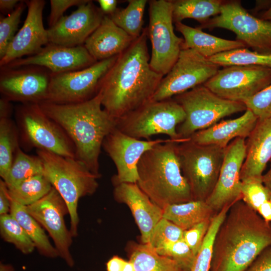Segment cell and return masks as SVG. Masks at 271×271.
Returning a JSON list of instances; mask_svg holds the SVG:
<instances>
[{
  "label": "cell",
  "mask_w": 271,
  "mask_h": 271,
  "mask_svg": "<svg viewBox=\"0 0 271 271\" xmlns=\"http://www.w3.org/2000/svg\"><path fill=\"white\" fill-rule=\"evenodd\" d=\"M173 7V19L176 23L186 19H192L201 25L211 17L218 15L225 1L221 0H171Z\"/></svg>",
  "instance_id": "cell-29"
},
{
  "label": "cell",
  "mask_w": 271,
  "mask_h": 271,
  "mask_svg": "<svg viewBox=\"0 0 271 271\" xmlns=\"http://www.w3.org/2000/svg\"><path fill=\"white\" fill-rule=\"evenodd\" d=\"M21 1L19 0H1V12L7 15L12 13Z\"/></svg>",
  "instance_id": "cell-49"
},
{
  "label": "cell",
  "mask_w": 271,
  "mask_h": 271,
  "mask_svg": "<svg viewBox=\"0 0 271 271\" xmlns=\"http://www.w3.org/2000/svg\"><path fill=\"white\" fill-rule=\"evenodd\" d=\"M26 207L29 213L47 230L59 257L68 266L73 267L75 262L70 250L73 237L64 220L69 210L58 191L53 187L42 198Z\"/></svg>",
  "instance_id": "cell-16"
},
{
  "label": "cell",
  "mask_w": 271,
  "mask_h": 271,
  "mask_svg": "<svg viewBox=\"0 0 271 271\" xmlns=\"http://www.w3.org/2000/svg\"><path fill=\"white\" fill-rule=\"evenodd\" d=\"M17 116L30 144L39 150L75 158V148L69 138L42 111L38 104H23L18 107Z\"/></svg>",
  "instance_id": "cell-13"
},
{
  "label": "cell",
  "mask_w": 271,
  "mask_h": 271,
  "mask_svg": "<svg viewBox=\"0 0 271 271\" xmlns=\"http://www.w3.org/2000/svg\"><path fill=\"white\" fill-rule=\"evenodd\" d=\"M28 13L24 24L10 43L5 56L0 59V67L25 56L33 55L49 43L47 29L43 21L44 0L26 1Z\"/></svg>",
  "instance_id": "cell-20"
},
{
  "label": "cell",
  "mask_w": 271,
  "mask_h": 271,
  "mask_svg": "<svg viewBox=\"0 0 271 271\" xmlns=\"http://www.w3.org/2000/svg\"><path fill=\"white\" fill-rule=\"evenodd\" d=\"M11 200L8 187L2 179L0 180V215L10 213Z\"/></svg>",
  "instance_id": "cell-46"
},
{
  "label": "cell",
  "mask_w": 271,
  "mask_h": 271,
  "mask_svg": "<svg viewBox=\"0 0 271 271\" xmlns=\"http://www.w3.org/2000/svg\"><path fill=\"white\" fill-rule=\"evenodd\" d=\"M271 84V69L233 65L219 69L203 85L219 96L244 102Z\"/></svg>",
  "instance_id": "cell-14"
},
{
  "label": "cell",
  "mask_w": 271,
  "mask_h": 271,
  "mask_svg": "<svg viewBox=\"0 0 271 271\" xmlns=\"http://www.w3.org/2000/svg\"><path fill=\"white\" fill-rule=\"evenodd\" d=\"M262 182L271 195V161L269 169L262 176Z\"/></svg>",
  "instance_id": "cell-50"
},
{
  "label": "cell",
  "mask_w": 271,
  "mask_h": 271,
  "mask_svg": "<svg viewBox=\"0 0 271 271\" xmlns=\"http://www.w3.org/2000/svg\"><path fill=\"white\" fill-rule=\"evenodd\" d=\"M170 140H142L129 136L115 127L102 144L116 168L117 173L112 178L114 186L123 183H137L138 164L142 156L154 146Z\"/></svg>",
  "instance_id": "cell-17"
},
{
  "label": "cell",
  "mask_w": 271,
  "mask_h": 271,
  "mask_svg": "<svg viewBox=\"0 0 271 271\" xmlns=\"http://www.w3.org/2000/svg\"><path fill=\"white\" fill-rule=\"evenodd\" d=\"M155 250L159 254L174 260L183 271L191 270L196 256L183 239Z\"/></svg>",
  "instance_id": "cell-41"
},
{
  "label": "cell",
  "mask_w": 271,
  "mask_h": 271,
  "mask_svg": "<svg viewBox=\"0 0 271 271\" xmlns=\"http://www.w3.org/2000/svg\"><path fill=\"white\" fill-rule=\"evenodd\" d=\"M175 24L176 30L184 38L182 49L194 50L207 58L223 52L246 47L243 43L236 40H230L216 37L203 32L198 27H191L182 22Z\"/></svg>",
  "instance_id": "cell-26"
},
{
  "label": "cell",
  "mask_w": 271,
  "mask_h": 271,
  "mask_svg": "<svg viewBox=\"0 0 271 271\" xmlns=\"http://www.w3.org/2000/svg\"><path fill=\"white\" fill-rule=\"evenodd\" d=\"M113 196L116 201L129 207L140 230L142 242L148 243L155 226L163 217V209L153 203L137 183L114 185Z\"/></svg>",
  "instance_id": "cell-22"
},
{
  "label": "cell",
  "mask_w": 271,
  "mask_h": 271,
  "mask_svg": "<svg viewBox=\"0 0 271 271\" xmlns=\"http://www.w3.org/2000/svg\"><path fill=\"white\" fill-rule=\"evenodd\" d=\"M0 233L5 241L13 244L24 254H30L36 249L24 228L10 213L0 215Z\"/></svg>",
  "instance_id": "cell-37"
},
{
  "label": "cell",
  "mask_w": 271,
  "mask_h": 271,
  "mask_svg": "<svg viewBox=\"0 0 271 271\" xmlns=\"http://www.w3.org/2000/svg\"><path fill=\"white\" fill-rule=\"evenodd\" d=\"M37 154L43 166V175L67 206L70 219L69 230L72 237H76L79 222V200L95 193L98 187L97 180L99 177L76 158L39 149Z\"/></svg>",
  "instance_id": "cell-5"
},
{
  "label": "cell",
  "mask_w": 271,
  "mask_h": 271,
  "mask_svg": "<svg viewBox=\"0 0 271 271\" xmlns=\"http://www.w3.org/2000/svg\"><path fill=\"white\" fill-rule=\"evenodd\" d=\"M99 8L105 15L110 16L117 10L116 0H98Z\"/></svg>",
  "instance_id": "cell-47"
},
{
  "label": "cell",
  "mask_w": 271,
  "mask_h": 271,
  "mask_svg": "<svg viewBox=\"0 0 271 271\" xmlns=\"http://www.w3.org/2000/svg\"><path fill=\"white\" fill-rule=\"evenodd\" d=\"M261 18L265 20L271 21V5L268 9L263 13Z\"/></svg>",
  "instance_id": "cell-53"
},
{
  "label": "cell",
  "mask_w": 271,
  "mask_h": 271,
  "mask_svg": "<svg viewBox=\"0 0 271 271\" xmlns=\"http://www.w3.org/2000/svg\"><path fill=\"white\" fill-rule=\"evenodd\" d=\"M172 98L181 105L186 114L184 121L177 127L181 140L188 139L224 117L246 110L244 103L224 99L203 84Z\"/></svg>",
  "instance_id": "cell-6"
},
{
  "label": "cell",
  "mask_w": 271,
  "mask_h": 271,
  "mask_svg": "<svg viewBox=\"0 0 271 271\" xmlns=\"http://www.w3.org/2000/svg\"><path fill=\"white\" fill-rule=\"evenodd\" d=\"M42 111L64 131L72 142L75 158L98 177L99 156L105 137L116 127V119L102 107L101 96L81 102L38 104Z\"/></svg>",
  "instance_id": "cell-3"
},
{
  "label": "cell",
  "mask_w": 271,
  "mask_h": 271,
  "mask_svg": "<svg viewBox=\"0 0 271 271\" xmlns=\"http://www.w3.org/2000/svg\"><path fill=\"white\" fill-rule=\"evenodd\" d=\"M211 220L204 221L184 231L183 239L196 255L202 245Z\"/></svg>",
  "instance_id": "cell-43"
},
{
  "label": "cell",
  "mask_w": 271,
  "mask_h": 271,
  "mask_svg": "<svg viewBox=\"0 0 271 271\" xmlns=\"http://www.w3.org/2000/svg\"><path fill=\"white\" fill-rule=\"evenodd\" d=\"M163 217L171 221L183 231L197 224L211 220L217 213L205 201L189 202L169 205L163 209Z\"/></svg>",
  "instance_id": "cell-27"
},
{
  "label": "cell",
  "mask_w": 271,
  "mask_h": 271,
  "mask_svg": "<svg viewBox=\"0 0 271 271\" xmlns=\"http://www.w3.org/2000/svg\"><path fill=\"white\" fill-rule=\"evenodd\" d=\"M218 66L233 65L258 66L271 69V53L238 48L219 53L208 58Z\"/></svg>",
  "instance_id": "cell-34"
},
{
  "label": "cell",
  "mask_w": 271,
  "mask_h": 271,
  "mask_svg": "<svg viewBox=\"0 0 271 271\" xmlns=\"http://www.w3.org/2000/svg\"><path fill=\"white\" fill-rule=\"evenodd\" d=\"M258 120L257 117L247 109L242 115L233 119L222 120L208 128L196 131L189 139L197 144L215 145L226 148L236 138H247Z\"/></svg>",
  "instance_id": "cell-24"
},
{
  "label": "cell",
  "mask_w": 271,
  "mask_h": 271,
  "mask_svg": "<svg viewBox=\"0 0 271 271\" xmlns=\"http://www.w3.org/2000/svg\"><path fill=\"white\" fill-rule=\"evenodd\" d=\"M233 204L225 206L212 219L208 230L196 255L191 271H210L215 236L229 208Z\"/></svg>",
  "instance_id": "cell-36"
},
{
  "label": "cell",
  "mask_w": 271,
  "mask_h": 271,
  "mask_svg": "<svg viewBox=\"0 0 271 271\" xmlns=\"http://www.w3.org/2000/svg\"><path fill=\"white\" fill-rule=\"evenodd\" d=\"M122 271H135L133 264L129 261L125 260Z\"/></svg>",
  "instance_id": "cell-51"
},
{
  "label": "cell",
  "mask_w": 271,
  "mask_h": 271,
  "mask_svg": "<svg viewBox=\"0 0 271 271\" xmlns=\"http://www.w3.org/2000/svg\"><path fill=\"white\" fill-rule=\"evenodd\" d=\"M183 232L179 227L163 217L155 226L148 243L157 249L182 240Z\"/></svg>",
  "instance_id": "cell-40"
},
{
  "label": "cell",
  "mask_w": 271,
  "mask_h": 271,
  "mask_svg": "<svg viewBox=\"0 0 271 271\" xmlns=\"http://www.w3.org/2000/svg\"><path fill=\"white\" fill-rule=\"evenodd\" d=\"M10 214L21 224L41 255L49 258L59 256L41 225L29 213L26 206L11 200Z\"/></svg>",
  "instance_id": "cell-28"
},
{
  "label": "cell",
  "mask_w": 271,
  "mask_h": 271,
  "mask_svg": "<svg viewBox=\"0 0 271 271\" xmlns=\"http://www.w3.org/2000/svg\"><path fill=\"white\" fill-rule=\"evenodd\" d=\"M243 103L258 119L271 118V84Z\"/></svg>",
  "instance_id": "cell-42"
},
{
  "label": "cell",
  "mask_w": 271,
  "mask_h": 271,
  "mask_svg": "<svg viewBox=\"0 0 271 271\" xmlns=\"http://www.w3.org/2000/svg\"><path fill=\"white\" fill-rule=\"evenodd\" d=\"M225 148L199 145L189 139L179 143L177 152L182 173L193 200L206 201L217 183Z\"/></svg>",
  "instance_id": "cell-7"
},
{
  "label": "cell",
  "mask_w": 271,
  "mask_h": 271,
  "mask_svg": "<svg viewBox=\"0 0 271 271\" xmlns=\"http://www.w3.org/2000/svg\"><path fill=\"white\" fill-rule=\"evenodd\" d=\"M186 117L185 112L173 98L162 101L150 100L139 108L116 119V127L133 138L149 139L163 134L176 141L181 140L177 126Z\"/></svg>",
  "instance_id": "cell-8"
},
{
  "label": "cell",
  "mask_w": 271,
  "mask_h": 271,
  "mask_svg": "<svg viewBox=\"0 0 271 271\" xmlns=\"http://www.w3.org/2000/svg\"><path fill=\"white\" fill-rule=\"evenodd\" d=\"M246 156L244 139L236 138L226 147L216 186L206 200L216 213L225 206L242 199L240 172Z\"/></svg>",
  "instance_id": "cell-18"
},
{
  "label": "cell",
  "mask_w": 271,
  "mask_h": 271,
  "mask_svg": "<svg viewBox=\"0 0 271 271\" xmlns=\"http://www.w3.org/2000/svg\"><path fill=\"white\" fill-rule=\"evenodd\" d=\"M42 163L37 156L29 155L19 148L16 150L9 173L4 180L11 188L34 176L43 174Z\"/></svg>",
  "instance_id": "cell-33"
},
{
  "label": "cell",
  "mask_w": 271,
  "mask_h": 271,
  "mask_svg": "<svg viewBox=\"0 0 271 271\" xmlns=\"http://www.w3.org/2000/svg\"><path fill=\"white\" fill-rule=\"evenodd\" d=\"M148 3L147 30L152 45L150 65L154 71L164 76L177 60L184 39L174 33L171 0H151Z\"/></svg>",
  "instance_id": "cell-9"
},
{
  "label": "cell",
  "mask_w": 271,
  "mask_h": 271,
  "mask_svg": "<svg viewBox=\"0 0 271 271\" xmlns=\"http://www.w3.org/2000/svg\"><path fill=\"white\" fill-rule=\"evenodd\" d=\"M96 62L84 45L66 47L49 43L38 53L16 60L3 67L38 66L55 74L81 70Z\"/></svg>",
  "instance_id": "cell-21"
},
{
  "label": "cell",
  "mask_w": 271,
  "mask_h": 271,
  "mask_svg": "<svg viewBox=\"0 0 271 271\" xmlns=\"http://www.w3.org/2000/svg\"><path fill=\"white\" fill-rule=\"evenodd\" d=\"M104 15L92 1L88 0L47 29L49 43L66 47L83 45Z\"/></svg>",
  "instance_id": "cell-19"
},
{
  "label": "cell",
  "mask_w": 271,
  "mask_h": 271,
  "mask_svg": "<svg viewBox=\"0 0 271 271\" xmlns=\"http://www.w3.org/2000/svg\"><path fill=\"white\" fill-rule=\"evenodd\" d=\"M199 28H223L233 32L236 40L254 51L271 53V21L258 18L244 9L240 2H225L219 15Z\"/></svg>",
  "instance_id": "cell-10"
},
{
  "label": "cell",
  "mask_w": 271,
  "mask_h": 271,
  "mask_svg": "<svg viewBox=\"0 0 271 271\" xmlns=\"http://www.w3.org/2000/svg\"><path fill=\"white\" fill-rule=\"evenodd\" d=\"M244 271H271V246L262 250Z\"/></svg>",
  "instance_id": "cell-45"
},
{
  "label": "cell",
  "mask_w": 271,
  "mask_h": 271,
  "mask_svg": "<svg viewBox=\"0 0 271 271\" xmlns=\"http://www.w3.org/2000/svg\"><path fill=\"white\" fill-rule=\"evenodd\" d=\"M242 200L258 214L271 203V195L261 179H250L242 182Z\"/></svg>",
  "instance_id": "cell-38"
},
{
  "label": "cell",
  "mask_w": 271,
  "mask_h": 271,
  "mask_svg": "<svg viewBox=\"0 0 271 271\" xmlns=\"http://www.w3.org/2000/svg\"><path fill=\"white\" fill-rule=\"evenodd\" d=\"M88 0H51L50 13L48 18L49 28L55 25L63 17L64 13L69 8L85 3Z\"/></svg>",
  "instance_id": "cell-44"
},
{
  "label": "cell",
  "mask_w": 271,
  "mask_h": 271,
  "mask_svg": "<svg viewBox=\"0 0 271 271\" xmlns=\"http://www.w3.org/2000/svg\"><path fill=\"white\" fill-rule=\"evenodd\" d=\"M27 7L26 1H21L15 10L6 17L0 18V59L17 33L21 16Z\"/></svg>",
  "instance_id": "cell-39"
},
{
  "label": "cell",
  "mask_w": 271,
  "mask_h": 271,
  "mask_svg": "<svg viewBox=\"0 0 271 271\" xmlns=\"http://www.w3.org/2000/svg\"><path fill=\"white\" fill-rule=\"evenodd\" d=\"M125 260L114 255L106 263L107 271H122Z\"/></svg>",
  "instance_id": "cell-48"
},
{
  "label": "cell",
  "mask_w": 271,
  "mask_h": 271,
  "mask_svg": "<svg viewBox=\"0 0 271 271\" xmlns=\"http://www.w3.org/2000/svg\"><path fill=\"white\" fill-rule=\"evenodd\" d=\"M52 187L48 180L42 174L30 177L8 189L12 200L28 206L42 198Z\"/></svg>",
  "instance_id": "cell-31"
},
{
  "label": "cell",
  "mask_w": 271,
  "mask_h": 271,
  "mask_svg": "<svg viewBox=\"0 0 271 271\" xmlns=\"http://www.w3.org/2000/svg\"><path fill=\"white\" fill-rule=\"evenodd\" d=\"M148 37L145 28L118 56L100 83L98 93L102 107L115 119L151 100L164 77L150 66Z\"/></svg>",
  "instance_id": "cell-1"
},
{
  "label": "cell",
  "mask_w": 271,
  "mask_h": 271,
  "mask_svg": "<svg viewBox=\"0 0 271 271\" xmlns=\"http://www.w3.org/2000/svg\"><path fill=\"white\" fill-rule=\"evenodd\" d=\"M129 260L135 271H183L174 260L159 254L149 243L132 244Z\"/></svg>",
  "instance_id": "cell-30"
},
{
  "label": "cell",
  "mask_w": 271,
  "mask_h": 271,
  "mask_svg": "<svg viewBox=\"0 0 271 271\" xmlns=\"http://www.w3.org/2000/svg\"><path fill=\"white\" fill-rule=\"evenodd\" d=\"M124 9L117 10L109 16L113 22L129 36L136 39L143 30L144 14L147 0H128Z\"/></svg>",
  "instance_id": "cell-32"
},
{
  "label": "cell",
  "mask_w": 271,
  "mask_h": 271,
  "mask_svg": "<svg viewBox=\"0 0 271 271\" xmlns=\"http://www.w3.org/2000/svg\"><path fill=\"white\" fill-rule=\"evenodd\" d=\"M52 73L38 66L1 67L0 91L7 100L23 104L46 100Z\"/></svg>",
  "instance_id": "cell-15"
},
{
  "label": "cell",
  "mask_w": 271,
  "mask_h": 271,
  "mask_svg": "<svg viewBox=\"0 0 271 271\" xmlns=\"http://www.w3.org/2000/svg\"><path fill=\"white\" fill-rule=\"evenodd\" d=\"M0 271H15L14 267L9 264L1 263Z\"/></svg>",
  "instance_id": "cell-52"
},
{
  "label": "cell",
  "mask_w": 271,
  "mask_h": 271,
  "mask_svg": "<svg viewBox=\"0 0 271 271\" xmlns=\"http://www.w3.org/2000/svg\"><path fill=\"white\" fill-rule=\"evenodd\" d=\"M16 126L9 116H0V176L7 177L18 145Z\"/></svg>",
  "instance_id": "cell-35"
},
{
  "label": "cell",
  "mask_w": 271,
  "mask_h": 271,
  "mask_svg": "<svg viewBox=\"0 0 271 271\" xmlns=\"http://www.w3.org/2000/svg\"><path fill=\"white\" fill-rule=\"evenodd\" d=\"M118 56L97 61L81 70L52 74L45 101L66 104L81 102L92 98L97 94L102 79Z\"/></svg>",
  "instance_id": "cell-11"
},
{
  "label": "cell",
  "mask_w": 271,
  "mask_h": 271,
  "mask_svg": "<svg viewBox=\"0 0 271 271\" xmlns=\"http://www.w3.org/2000/svg\"><path fill=\"white\" fill-rule=\"evenodd\" d=\"M182 141L170 140L147 151L138 164L140 188L163 209L168 205L193 200L182 175L177 146Z\"/></svg>",
  "instance_id": "cell-4"
},
{
  "label": "cell",
  "mask_w": 271,
  "mask_h": 271,
  "mask_svg": "<svg viewBox=\"0 0 271 271\" xmlns=\"http://www.w3.org/2000/svg\"><path fill=\"white\" fill-rule=\"evenodd\" d=\"M219 68L194 50L182 49L177 60L162 78L151 100L171 99L203 85L217 73Z\"/></svg>",
  "instance_id": "cell-12"
},
{
  "label": "cell",
  "mask_w": 271,
  "mask_h": 271,
  "mask_svg": "<svg viewBox=\"0 0 271 271\" xmlns=\"http://www.w3.org/2000/svg\"><path fill=\"white\" fill-rule=\"evenodd\" d=\"M135 39L104 15L98 27L87 38L84 46L91 56L100 61L119 55Z\"/></svg>",
  "instance_id": "cell-25"
},
{
  "label": "cell",
  "mask_w": 271,
  "mask_h": 271,
  "mask_svg": "<svg viewBox=\"0 0 271 271\" xmlns=\"http://www.w3.org/2000/svg\"><path fill=\"white\" fill-rule=\"evenodd\" d=\"M246 156L240 179H261L267 164L271 161V118L258 119L245 141Z\"/></svg>",
  "instance_id": "cell-23"
},
{
  "label": "cell",
  "mask_w": 271,
  "mask_h": 271,
  "mask_svg": "<svg viewBox=\"0 0 271 271\" xmlns=\"http://www.w3.org/2000/svg\"><path fill=\"white\" fill-rule=\"evenodd\" d=\"M271 246V222L242 199L229 208L215 236L210 271H244Z\"/></svg>",
  "instance_id": "cell-2"
}]
</instances>
